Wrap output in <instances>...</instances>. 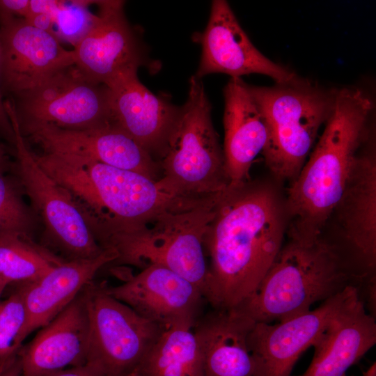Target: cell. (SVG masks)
Returning a JSON list of instances; mask_svg holds the SVG:
<instances>
[{"label": "cell", "instance_id": "1", "mask_svg": "<svg viewBox=\"0 0 376 376\" xmlns=\"http://www.w3.org/2000/svg\"><path fill=\"white\" fill-rule=\"evenodd\" d=\"M285 229L283 207L271 186L249 180L219 196L204 237V297L211 308H234L251 295L283 246Z\"/></svg>", "mask_w": 376, "mask_h": 376}, {"label": "cell", "instance_id": "2", "mask_svg": "<svg viewBox=\"0 0 376 376\" xmlns=\"http://www.w3.org/2000/svg\"><path fill=\"white\" fill-rule=\"evenodd\" d=\"M40 167L71 195L100 246L156 216L207 198L182 196L161 179L73 155H35Z\"/></svg>", "mask_w": 376, "mask_h": 376}, {"label": "cell", "instance_id": "3", "mask_svg": "<svg viewBox=\"0 0 376 376\" xmlns=\"http://www.w3.org/2000/svg\"><path fill=\"white\" fill-rule=\"evenodd\" d=\"M372 111L370 99L360 89L337 88L323 132L288 189L285 209L290 218L289 238L322 236L368 136Z\"/></svg>", "mask_w": 376, "mask_h": 376}, {"label": "cell", "instance_id": "4", "mask_svg": "<svg viewBox=\"0 0 376 376\" xmlns=\"http://www.w3.org/2000/svg\"><path fill=\"white\" fill-rule=\"evenodd\" d=\"M355 278L340 245L322 237L289 238L239 307L256 322H282L338 295Z\"/></svg>", "mask_w": 376, "mask_h": 376}, {"label": "cell", "instance_id": "5", "mask_svg": "<svg viewBox=\"0 0 376 376\" xmlns=\"http://www.w3.org/2000/svg\"><path fill=\"white\" fill-rule=\"evenodd\" d=\"M248 86L267 130L266 165L278 179L292 182L332 111L337 88L298 76L272 86Z\"/></svg>", "mask_w": 376, "mask_h": 376}, {"label": "cell", "instance_id": "6", "mask_svg": "<svg viewBox=\"0 0 376 376\" xmlns=\"http://www.w3.org/2000/svg\"><path fill=\"white\" fill-rule=\"evenodd\" d=\"M211 110L201 79L191 76L187 99L157 159L160 179L182 196L211 198L230 185Z\"/></svg>", "mask_w": 376, "mask_h": 376}, {"label": "cell", "instance_id": "7", "mask_svg": "<svg viewBox=\"0 0 376 376\" xmlns=\"http://www.w3.org/2000/svg\"><path fill=\"white\" fill-rule=\"evenodd\" d=\"M221 194L164 212L136 230L109 237L102 247L116 251L113 263L119 265L166 267L196 285L204 297L208 275L204 237Z\"/></svg>", "mask_w": 376, "mask_h": 376}, {"label": "cell", "instance_id": "8", "mask_svg": "<svg viewBox=\"0 0 376 376\" xmlns=\"http://www.w3.org/2000/svg\"><path fill=\"white\" fill-rule=\"evenodd\" d=\"M89 318L86 363L102 376H135L166 329L113 298L104 282L84 288Z\"/></svg>", "mask_w": 376, "mask_h": 376}, {"label": "cell", "instance_id": "9", "mask_svg": "<svg viewBox=\"0 0 376 376\" xmlns=\"http://www.w3.org/2000/svg\"><path fill=\"white\" fill-rule=\"evenodd\" d=\"M5 102L15 134L18 182L42 221L47 238L67 260L99 256L106 249L98 243L70 193L38 164L19 130L13 103L9 100Z\"/></svg>", "mask_w": 376, "mask_h": 376}, {"label": "cell", "instance_id": "10", "mask_svg": "<svg viewBox=\"0 0 376 376\" xmlns=\"http://www.w3.org/2000/svg\"><path fill=\"white\" fill-rule=\"evenodd\" d=\"M12 96L20 127L49 124L84 130L114 123L108 87L91 79L75 63L60 69L36 87Z\"/></svg>", "mask_w": 376, "mask_h": 376}, {"label": "cell", "instance_id": "11", "mask_svg": "<svg viewBox=\"0 0 376 376\" xmlns=\"http://www.w3.org/2000/svg\"><path fill=\"white\" fill-rule=\"evenodd\" d=\"M356 290L349 285L315 309L282 322H256L248 338L253 376H290L300 356L320 343L336 314Z\"/></svg>", "mask_w": 376, "mask_h": 376}, {"label": "cell", "instance_id": "12", "mask_svg": "<svg viewBox=\"0 0 376 376\" xmlns=\"http://www.w3.org/2000/svg\"><path fill=\"white\" fill-rule=\"evenodd\" d=\"M341 246L359 282L376 279V155L373 143L359 152L335 210Z\"/></svg>", "mask_w": 376, "mask_h": 376}, {"label": "cell", "instance_id": "13", "mask_svg": "<svg viewBox=\"0 0 376 376\" xmlns=\"http://www.w3.org/2000/svg\"><path fill=\"white\" fill-rule=\"evenodd\" d=\"M19 127L22 136L38 144L44 152L77 155L136 172L154 180L160 179L158 162L115 123L84 130H65L49 124Z\"/></svg>", "mask_w": 376, "mask_h": 376}, {"label": "cell", "instance_id": "14", "mask_svg": "<svg viewBox=\"0 0 376 376\" xmlns=\"http://www.w3.org/2000/svg\"><path fill=\"white\" fill-rule=\"evenodd\" d=\"M107 291L113 298L165 329L173 326L193 329L207 303L196 285L157 265L143 268L120 285L107 286Z\"/></svg>", "mask_w": 376, "mask_h": 376}, {"label": "cell", "instance_id": "15", "mask_svg": "<svg viewBox=\"0 0 376 376\" xmlns=\"http://www.w3.org/2000/svg\"><path fill=\"white\" fill-rule=\"evenodd\" d=\"M197 38L202 54L194 75L199 79L212 73H224L230 78L256 73L281 83L297 76L253 45L226 1H212L207 24Z\"/></svg>", "mask_w": 376, "mask_h": 376}, {"label": "cell", "instance_id": "16", "mask_svg": "<svg viewBox=\"0 0 376 376\" xmlns=\"http://www.w3.org/2000/svg\"><path fill=\"white\" fill-rule=\"evenodd\" d=\"M1 85L11 95L30 90L52 75L75 63L73 50L53 34L24 18L0 17Z\"/></svg>", "mask_w": 376, "mask_h": 376}, {"label": "cell", "instance_id": "17", "mask_svg": "<svg viewBox=\"0 0 376 376\" xmlns=\"http://www.w3.org/2000/svg\"><path fill=\"white\" fill-rule=\"evenodd\" d=\"M98 19L73 47L75 64L93 81L106 85L119 72L145 63L143 47L124 13L125 1H96Z\"/></svg>", "mask_w": 376, "mask_h": 376}, {"label": "cell", "instance_id": "18", "mask_svg": "<svg viewBox=\"0 0 376 376\" xmlns=\"http://www.w3.org/2000/svg\"><path fill=\"white\" fill-rule=\"evenodd\" d=\"M89 318L84 288L19 352L22 376H51L85 365Z\"/></svg>", "mask_w": 376, "mask_h": 376}, {"label": "cell", "instance_id": "19", "mask_svg": "<svg viewBox=\"0 0 376 376\" xmlns=\"http://www.w3.org/2000/svg\"><path fill=\"white\" fill-rule=\"evenodd\" d=\"M138 69L125 70L106 84L109 90L112 118L116 125L153 157H157L179 107L142 84Z\"/></svg>", "mask_w": 376, "mask_h": 376}, {"label": "cell", "instance_id": "20", "mask_svg": "<svg viewBox=\"0 0 376 376\" xmlns=\"http://www.w3.org/2000/svg\"><path fill=\"white\" fill-rule=\"evenodd\" d=\"M256 322L239 307L213 308L193 327L201 346L203 376H253L249 335Z\"/></svg>", "mask_w": 376, "mask_h": 376}, {"label": "cell", "instance_id": "21", "mask_svg": "<svg viewBox=\"0 0 376 376\" xmlns=\"http://www.w3.org/2000/svg\"><path fill=\"white\" fill-rule=\"evenodd\" d=\"M117 256L116 251L109 248L94 258L65 260L38 279L22 283L26 312L24 340L51 322L93 281L102 267L115 261Z\"/></svg>", "mask_w": 376, "mask_h": 376}, {"label": "cell", "instance_id": "22", "mask_svg": "<svg viewBox=\"0 0 376 376\" xmlns=\"http://www.w3.org/2000/svg\"><path fill=\"white\" fill-rule=\"evenodd\" d=\"M241 78H230L224 88V155L229 185L249 181V171L263 152L267 130L250 91Z\"/></svg>", "mask_w": 376, "mask_h": 376}, {"label": "cell", "instance_id": "23", "mask_svg": "<svg viewBox=\"0 0 376 376\" xmlns=\"http://www.w3.org/2000/svg\"><path fill=\"white\" fill-rule=\"evenodd\" d=\"M376 343V322L356 290L336 314L300 376H346Z\"/></svg>", "mask_w": 376, "mask_h": 376}, {"label": "cell", "instance_id": "24", "mask_svg": "<svg viewBox=\"0 0 376 376\" xmlns=\"http://www.w3.org/2000/svg\"><path fill=\"white\" fill-rule=\"evenodd\" d=\"M135 376H203V354L192 328H166Z\"/></svg>", "mask_w": 376, "mask_h": 376}, {"label": "cell", "instance_id": "25", "mask_svg": "<svg viewBox=\"0 0 376 376\" xmlns=\"http://www.w3.org/2000/svg\"><path fill=\"white\" fill-rule=\"evenodd\" d=\"M64 260L31 236H0V278L8 283L35 281Z\"/></svg>", "mask_w": 376, "mask_h": 376}, {"label": "cell", "instance_id": "26", "mask_svg": "<svg viewBox=\"0 0 376 376\" xmlns=\"http://www.w3.org/2000/svg\"><path fill=\"white\" fill-rule=\"evenodd\" d=\"M0 166V236L25 235L31 237L39 219L22 197V189L4 174Z\"/></svg>", "mask_w": 376, "mask_h": 376}, {"label": "cell", "instance_id": "27", "mask_svg": "<svg viewBox=\"0 0 376 376\" xmlns=\"http://www.w3.org/2000/svg\"><path fill=\"white\" fill-rule=\"evenodd\" d=\"M26 322V312L19 285L7 299L0 301V373L17 359Z\"/></svg>", "mask_w": 376, "mask_h": 376}, {"label": "cell", "instance_id": "28", "mask_svg": "<svg viewBox=\"0 0 376 376\" xmlns=\"http://www.w3.org/2000/svg\"><path fill=\"white\" fill-rule=\"evenodd\" d=\"M95 1L54 0L49 16L55 36L61 42H68L74 47L87 34L99 17L98 13L94 14L88 9Z\"/></svg>", "mask_w": 376, "mask_h": 376}, {"label": "cell", "instance_id": "29", "mask_svg": "<svg viewBox=\"0 0 376 376\" xmlns=\"http://www.w3.org/2000/svg\"><path fill=\"white\" fill-rule=\"evenodd\" d=\"M30 0H0V17L25 18L29 13Z\"/></svg>", "mask_w": 376, "mask_h": 376}, {"label": "cell", "instance_id": "30", "mask_svg": "<svg viewBox=\"0 0 376 376\" xmlns=\"http://www.w3.org/2000/svg\"><path fill=\"white\" fill-rule=\"evenodd\" d=\"M1 49L0 45V134L3 136L6 140L14 145L15 143V134L13 130V127L9 119V117L6 113L3 94L1 85Z\"/></svg>", "mask_w": 376, "mask_h": 376}, {"label": "cell", "instance_id": "31", "mask_svg": "<svg viewBox=\"0 0 376 376\" xmlns=\"http://www.w3.org/2000/svg\"><path fill=\"white\" fill-rule=\"evenodd\" d=\"M24 19L32 26L55 36L53 21L49 15L30 13Z\"/></svg>", "mask_w": 376, "mask_h": 376}, {"label": "cell", "instance_id": "32", "mask_svg": "<svg viewBox=\"0 0 376 376\" xmlns=\"http://www.w3.org/2000/svg\"><path fill=\"white\" fill-rule=\"evenodd\" d=\"M51 376H102L95 370L87 364L72 367L60 372H58Z\"/></svg>", "mask_w": 376, "mask_h": 376}, {"label": "cell", "instance_id": "33", "mask_svg": "<svg viewBox=\"0 0 376 376\" xmlns=\"http://www.w3.org/2000/svg\"><path fill=\"white\" fill-rule=\"evenodd\" d=\"M0 376H22L21 363L19 356L11 366L0 373Z\"/></svg>", "mask_w": 376, "mask_h": 376}, {"label": "cell", "instance_id": "34", "mask_svg": "<svg viewBox=\"0 0 376 376\" xmlns=\"http://www.w3.org/2000/svg\"><path fill=\"white\" fill-rule=\"evenodd\" d=\"M363 375L376 376V363L374 362L366 371H364Z\"/></svg>", "mask_w": 376, "mask_h": 376}, {"label": "cell", "instance_id": "35", "mask_svg": "<svg viewBox=\"0 0 376 376\" xmlns=\"http://www.w3.org/2000/svg\"><path fill=\"white\" fill-rule=\"evenodd\" d=\"M6 164V152L4 148L0 144V166H5Z\"/></svg>", "mask_w": 376, "mask_h": 376}, {"label": "cell", "instance_id": "36", "mask_svg": "<svg viewBox=\"0 0 376 376\" xmlns=\"http://www.w3.org/2000/svg\"><path fill=\"white\" fill-rule=\"evenodd\" d=\"M9 283L3 280V279L0 278V297L2 294L3 291L4 290L5 288L8 285Z\"/></svg>", "mask_w": 376, "mask_h": 376}, {"label": "cell", "instance_id": "37", "mask_svg": "<svg viewBox=\"0 0 376 376\" xmlns=\"http://www.w3.org/2000/svg\"><path fill=\"white\" fill-rule=\"evenodd\" d=\"M347 376V375H346Z\"/></svg>", "mask_w": 376, "mask_h": 376}]
</instances>
